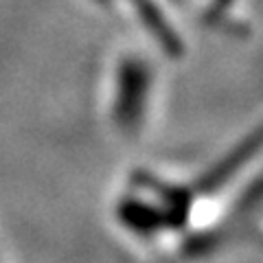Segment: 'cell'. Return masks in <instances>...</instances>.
<instances>
[{
	"label": "cell",
	"instance_id": "obj_1",
	"mask_svg": "<svg viewBox=\"0 0 263 263\" xmlns=\"http://www.w3.org/2000/svg\"><path fill=\"white\" fill-rule=\"evenodd\" d=\"M158 202H147L143 197L121 200L117 215L121 224L136 235H152L162 228L182 226L191 204V193L176 186H156Z\"/></svg>",
	"mask_w": 263,
	"mask_h": 263
},
{
	"label": "cell",
	"instance_id": "obj_2",
	"mask_svg": "<svg viewBox=\"0 0 263 263\" xmlns=\"http://www.w3.org/2000/svg\"><path fill=\"white\" fill-rule=\"evenodd\" d=\"M147 99H149V75L138 62H127L119 72L117 97H114V123L121 132L134 134L141 129Z\"/></svg>",
	"mask_w": 263,
	"mask_h": 263
},
{
	"label": "cell",
	"instance_id": "obj_3",
	"mask_svg": "<svg viewBox=\"0 0 263 263\" xmlns=\"http://www.w3.org/2000/svg\"><path fill=\"white\" fill-rule=\"evenodd\" d=\"M257 152H259V132H254L246 143L235 147L233 154L226 156L224 160H219L213 169H209L206 174L202 176L200 182H197V189H200L202 193H211V191H215V189L224 186L228 180L250 160V156H254Z\"/></svg>",
	"mask_w": 263,
	"mask_h": 263
}]
</instances>
